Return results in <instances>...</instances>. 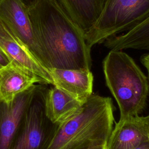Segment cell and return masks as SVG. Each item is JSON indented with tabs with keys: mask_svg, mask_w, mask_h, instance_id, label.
Instances as JSON below:
<instances>
[{
	"mask_svg": "<svg viewBox=\"0 0 149 149\" xmlns=\"http://www.w3.org/2000/svg\"><path fill=\"white\" fill-rule=\"evenodd\" d=\"M10 61L5 53L0 49V69L10 63Z\"/></svg>",
	"mask_w": 149,
	"mask_h": 149,
	"instance_id": "2e32d148",
	"label": "cell"
},
{
	"mask_svg": "<svg viewBox=\"0 0 149 149\" xmlns=\"http://www.w3.org/2000/svg\"><path fill=\"white\" fill-rule=\"evenodd\" d=\"M85 34L98 21L106 0H55Z\"/></svg>",
	"mask_w": 149,
	"mask_h": 149,
	"instance_id": "7c38bea8",
	"label": "cell"
},
{
	"mask_svg": "<svg viewBox=\"0 0 149 149\" xmlns=\"http://www.w3.org/2000/svg\"><path fill=\"white\" fill-rule=\"evenodd\" d=\"M102 67L106 84L119 107L120 118L139 115L146 106L149 94L147 77L122 50H111Z\"/></svg>",
	"mask_w": 149,
	"mask_h": 149,
	"instance_id": "3957f363",
	"label": "cell"
},
{
	"mask_svg": "<svg viewBox=\"0 0 149 149\" xmlns=\"http://www.w3.org/2000/svg\"><path fill=\"white\" fill-rule=\"evenodd\" d=\"M83 149H107V145L92 146V147H90L83 148Z\"/></svg>",
	"mask_w": 149,
	"mask_h": 149,
	"instance_id": "d6986e66",
	"label": "cell"
},
{
	"mask_svg": "<svg viewBox=\"0 0 149 149\" xmlns=\"http://www.w3.org/2000/svg\"><path fill=\"white\" fill-rule=\"evenodd\" d=\"M83 104L55 86L49 89L44 100V113L52 124L59 125L81 109Z\"/></svg>",
	"mask_w": 149,
	"mask_h": 149,
	"instance_id": "4fadbf2b",
	"label": "cell"
},
{
	"mask_svg": "<svg viewBox=\"0 0 149 149\" xmlns=\"http://www.w3.org/2000/svg\"><path fill=\"white\" fill-rule=\"evenodd\" d=\"M149 17V0H106L94 27L84 34L88 45L133 29Z\"/></svg>",
	"mask_w": 149,
	"mask_h": 149,
	"instance_id": "277c9868",
	"label": "cell"
},
{
	"mask_svg": "<svg viewBox=\"0 0 149 149\" xmlns=\"http://www.w3.org/2000/svg\"><path fill=\"white\" fill-rule=\"evenodd\" d=\"M149 140V115L129 116L115 123L107 149H133Z\"/></svg>",
	"mask_w": 149,
	"mask_h": 149,
	"instance_id": "52a82bcc",
	"label": "cell"
},
{
	"mask_svg": "<svg viewBox=\"0 0 149 149\" xmlns=\"http://www.w3.org/2000/svg\"><path fill=\"white\" fill-rule=\"evenodd\" d=\"M0 49L5 53L10 62L32 72L40 77L45 84H53L49 70L1 21Z\"/></svg>",
	"mask_w": 149,
	"mask_h": 149,
	"instance_id": "ba28073f",
	"label": "cell"
},
{
	"mask_svg": "<svg viewBox=\"0 0 149 149\" xmlns=\"http://www.w3.org/2000/svg\"><path fill=\"white\" fill-rule=\"evenodd\" d=\"M53 86L83 104L93 94V75L91 70L50 69Z\"/></svg>",
	"mask_w": 149,
	"mask_h": 149,
	"instance_id": "8fae6325",
	"label": "cell"
},
{
	"mask_svg": "<svg viewBox=\"0 0 149 149\" xmlns=\"http://www.w3.org/2000/svg\"><path fill=\"white\" fill-rule=\"evenodd\" d=\"M35 87L18 95L8 104H0V149H9L34 96Z\"/></svg>",
	"mask_w": 149,
	"mask_h": 149,
	"instance_id": "9c48e42d",
	"label": "cell"
},
{
	"mask_svg": "<svg viewBox=\"0 0 149 149\" xmlns=\"http://www.w3.org/2000/svg\"><path fill=\"white\" fill-rule=\"evenodd\" d=\"M0 104H1V102H0Z\"/></svg>",
	"mask_w": 149,
	"mask_h": 149,
	"instance_id": "ffe728a7",
	"label": "cell"
},
{
	"mask_svg": "<svg viewBox=\"0 0 149 149\" xmlns=\"http://www.w3.org/2000/svg\"><path fill=\"white\" fill-rule=\"evenodd\" d=\"M140 59L141 63L146 68L147 71V73H148L147 79L149 83V52L142 55Z\"/></svg>",
	"mask_w": 149,
	"mask_h": 149,
	"instance_id": "9a60e30c",
	"label": "cell"
},
{
	"mask_svg": "<svg viewBox=\"0 0 149 149\" xmlns=\"http://www.w3.org/2000/svg\"><path fill=\"white\" fill-rule=\"evenodd\" d=\"M112 99L92 94L75 115L58 125L45 149L107 145L115 123Z\"/></svg>",
	"mask_w": 149,
	"mask_h": 149,
	"instance_id": "7a4b0ae2",
	"label": "cell"
},
{
	"mask_svg": "<svg viewBox=\"0 0 149 149\" xmlns=\"http://www.w3.org/2000/svg\"><path fill=\"white\" fill-rule=\"evenodd\" d=\"M40 48L38 61L50 69L91 70V48L84 33L55 0L27 8Z\"/></svg>",
	"mask_w": 149,
	"mask_h": 149,
	"instance_id": "6da1fadb",
	"label": "cell"
},
{
	"mask_svg": "<svg viewBox=\"0 0 149 149\" xmlns=\"http://www.w3.org/2000/svg\"><path fill=\"white\" fill-rule=\"evenodd\" d=\"M45 116L44 105L32 102L24 115L21 130L9 149H45L55 130L47 133Z\"/></svg>",
	"mask_w": 149,
	"mask_h": 149,
	"instance_id": "8992f818",
	"label": "cell"
},
{
	"mask_svg": "<svg viewBox=\"0 0 149 149\" xmlns=\"http://www.w3.org/2000/svg\"><path fill=\"white\" fill-rule=\"evenodd\" d=\"M0 21L38 60L39 45L33 31L27 8L22 1L0 0Z\"/></svg>",
	"mask_w": 149,
	"mask_h": 149,
	"instance_id": "5b68a950",
	"label": "cell"
},
{
	"mask_svg": "<svg viewBox=\"0 0 149 149\" xmlns=\"http://www.w3.org/2000/svg\"><path fill=\"white\" fill-rule=\"evenodd\" d=\"M133 149H149V140L141 143Z\"/></svg>",
	"mask_w": 149,
	"mask_h": 149,
	"instance_id": "e0dca14e",
	"label": "cell"
},
{
	"mask_svg": "<svg viewBox=\"0 0 149 149\" xmlns=\"http://www.w3.org/2000/svg\"><path fill=\"white\" fill-rule=\"evenodd\" d=\"M24 5L28 8L33 5L37 0H21Z\"/></svg>",
	"mask_w": 149,
	"mask_h": 149,
	"instance_id": "ac0fdd59",
	"label": "cell"
},
{
	"mask_svg": "<svg viewBox=\"0 0 149 149\" xmlns=\"http://www.w3.org/2000/svg\"><path fill=\"white\" fill-rule=\"evenodd\" d=\"M104 45L110 50L149 51V17L130 31L107 39Z\"/></svg>",
	"mask_w": 149,
	"mask_h": 149,
	"instance_id": "5bb4252c",
	"label": "cell"
},
{
	"mask_svg": "<svg viewBox=\"0 0 149 149\" xmlns=\"http://www.w3.org/2000/svg\"><path fill=\"white\" fill-rule=\"evenodd\" d=\"M39 82L45 83L32 72L10 62L0 69V102H12Z\"/></svg>",
	"mask_w": 149,
	"mask_h": 149,
	"instance_id": "30bf717a",
	"label": "cell"
}]
</instances>
